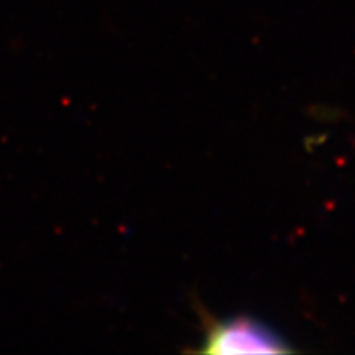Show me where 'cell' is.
Instances as JSON below:
<instances>
[{"instance_id":"1","label":"cell","mask_w":355,"mask_h":355,"mask_svg":"<svg viewBox=\"0 0 355 355\" xmlns=\"http://www.w3.org/2000/svg\"><path fill=\"white\" fill-rule=\"evenodd\" d=\"M202 354H288L291 345L279 332L252 316H232L207 326Z\"/></svg>"}]
</instances>
